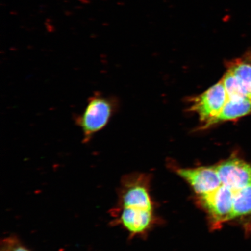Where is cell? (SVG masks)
I'll list each match as a JSON object with an SVG mask.
<instances>
[{"instance_id": "cell-7", "label": "cell", "mask_w": 251, "mask_h": 251, "mask_svg": "<svg viewBox=\"0 0 251 251\" xmlns=\"http://www.w3.org/2000/svg\"><path fill=\"white\" fill-rule=\"evenodd\" d=\"M118 222L132 235L145 233L154 224L153 211L133 207L118 208Z\"/></svg>"}, {"instance_id": "cell-2", "label": "cell", "mask_w": 251, "mask_h": 251, "mask_svg": "<svg viewBox=\"0 0 251 251\" xmlns=\"http://www.w3.org/2000/svg\"><path fill=\"white\" fill-rule=\"evenodd\" d=\"M234 196V191L222 185L211 193L198 197L199 203L208 215L213 229L221 227L225 223L231 221Z\"/></svg>"}, {"instance_id": "cell-11", "label": "cell", "mask_w": 251, "mask_h": 251, "mask_svg": "<svg viewBox=\"0 0 251 251\" xmlns=\"http://www.w3.org/2000/svg\"><path fill=\"white\" fill-rule=\"evenodd\" d=\"M226 91L228 100H237L247 99L244 95L239 84L230 72L227 71L222 79Z\"/></svg>"}, {"instance_id": "cell-6", "label": "cell", "mask_w": 251, "mask_h": 251, "mask_svg": "<svg viewBox=\"0 0 251 251\" xmlns=\"http://www.w3.org/2000/svg\"><path fill=\"white\" fill-rule=\"evenodd\" d=\"M177 173L190 184L198 197L211 193L222 185L215 166L180 168Z\"/></svg>"}, {"instance_id": "cell-8", "label": "cell", "mask_w": 251, "mask_h": 251, "mask_svg": "<svg viewBox=\"0 0 251 251\" xmlns=\"http://www.w3.org/2000/svg\"><path fill=\"white\" fill-rule=\"evenodd\" d=\"M227 71L236 79L245 97L251 100V56L246 55L229 62Z\"/></svg>"}, {"instance_id": "cell-4", "label": "cell", "mask_w": 251, "mask_h": 251, "mask_svg": "<svg viewBox=\"0 0 251 251\" xmlns=\"http://www.w3.org/2000/svg\"><path fill=\"white\" fill-rule=\"evenodd\" d=\"M228 97L222 80L192 99L190 110L199 115L204 128L209 127L224 108Z\"/></svg>"}, {"instance_id": "cell-3", "label": "cell", "mask_w": 251, "mask_h": 251, "mask_svg": "<svg viewBox=\"0 0 251 251\" xmlns=\"http://www.w3.org/2000/svg\"><path fill=\"white\" fill-rule=\"evenodd\" d=\"M149 176L143 174L126 176L121 182L119 194V208L133 207L153 210L150 193Z\"/></svg>"}, {"instance_id": "cell-5", "label": "cell", "mask_w": 251, "mask_h": 251, "mask_svg": "<svg viewBox=\"0 0 251 251\" xmlns=\"http://www.w3.org/2000/svg\"><path fill=\"white\" fill-rule=\"evenodd\" d=\"M223 186L236 191L251 184V164L231 156L215 166Z\"/></svg>"}, {"instance_id": "cell-10", "label": "cell", "mask_w": 251, "mask_h": 251, "mask_svg": "<svg viewBox=\"0 0 251 251\" xmlns=\"http://www.w3.org/2000/svg\"><path fill=\"white\" fill-rule=\"evenodd\" d=\"M251 214V184L234 191L231 220Z\"/></svg>"}, {"instance_id": "cell-9", "label": "cell", "mask_w": 251, "mask_h": 251, "mask_svg": "<svg viewBox=\"0 0 251 251\" xmlns=\"http://www.w3.org/2000/svg\"><path fill=\"white\" fill-rule=\"evenodd\" d=\"M251 114V100L243 99L228 100L222 111L210 127L222 122L232 121Z\"/></svg>"}, {"instance_id": "cell-1", "label": "cell", "mask_w": 251, "mask_h": 251, "mask_svg": "<svg viewBox=\"0 0 251 251\" xmlns=\"http://www.w3.org/2000/svg\"><path fill=\"white\" fill-rule=\"evenodd\" d=\"M117 108L118 102L114 97L99 92L89 97L82 114L75 118L83 133L84 143L89 142L94 135L108 125Z\"/></svg>"}, {"instance_id": "cell-12", "label": "cell", "mask_w": 251, "mask_h": 251, "mask_svg": "<svg viewBox=\"0 0 251 251\" xmlns=\"http://www.w3.org/2000/svg\"><path fill=\"white\" fill-rule=\"evenodd\" d=\"M7 243L9 244V246L11 247V249L9 250L10 251H30L28 250L26 248L19 245L18 244H15L14 241H8Z\"/></svg>"}]
</instances>
